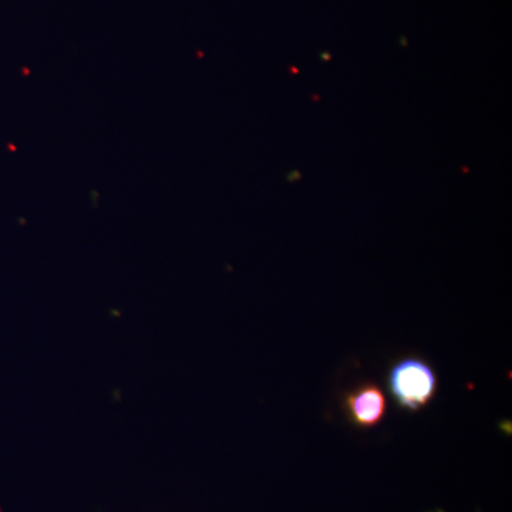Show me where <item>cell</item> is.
I'll use <instances>...</instances> for the list:
<instances>
[{"label": "cell", "instance_id": "1", "mask_svg": "<svg viewBox=\"0 0 512 512\" xmlns=\"http://www.w3.org/2000/svg\"><path fill=\"white\" fill-rule=\"evenodd\" d=\"M389 387L400 407L419 412L436 396V373L419 357H406L390 370Z\"/></svg>", "mask_w": 512, "mask_h": 512}, {"label": "cell", "instance_id": "2", "mask_svg": "<svg viewBox=\"0 0 512 512\" xmlns=\"http://www.w3.org/2000/svg\"><path fill=\"white\" fill-rule=\"evenodd\" d=\"M343 409L350 423L359 429H372L384 419L387 400L383 390L375 383L360 384L343 399Z\"/></svg>", "mask_w": 512, "mask_h": 512}]
</instances>
